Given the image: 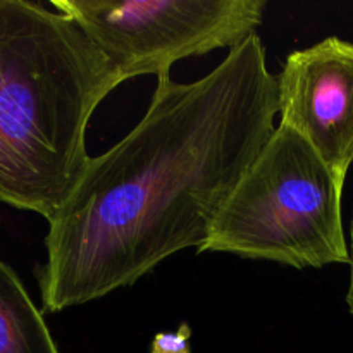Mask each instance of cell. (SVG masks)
Masks as SVG:
<instances>
[{
  "mask_svg": "<svg viewBox=\"0 0 353 353\" xmlns=\"http://www.w3.org/2000/svg\"><path fill=\"white\" fill-rule=\"evenodd\" d=\"M278 76L257 33L193 83L157 78L140 123L90 159L48 219L41 307L61 312L134 285L202 248L226 200L274 133Z\"/></svg>",
  "mask_w": 353,
  "mask_h": 353,
  "instance_id": "cell-1",
  "label": "cell"
},
{
  "mask_svg": "<svg viewBox=\"0 0 353 353\" xmlns=\"http://www.w3.org/2000/svg\"><path fill=\"white\" fill-rule=\"evenodd\" d=\"M124 83L74 19L0 0V202L45 219L86 171V130Z\"/></svg>",
  "mask_w": 353,
  "mask_h": 353,
  "instance_id": "cell-2",
  "label": "cell"
},
{
  "mask_svg": "<svg viewBox=\"0 0 353 353\" xmlns=\"http://www.w3.org/2000/svg\"><path fill=\"white\" fill-rule=\"evenodd\" d=\"M343 186L305 138L279 124L221 209L202 252L295 269L350 264Z\"/></svg>",
  "mask_w": 353,
  "mask_h": 353,
  "instance_id": "cell-3",
  "label": "cell"
},
{
  "mask_svg": "<svg viewBox=\"0 0 353 353\" xmlns=\"http://www.w3.org/2000/svg\"><path fill=\"white\" fill-rule=\"evenodd\" d=\"M81 26L123 81L169 76L181 59L255 34L265 0H52Z\"/></svg>",
  "mask_w": 353,
  "mask_h": 353,
  "instance_id": "cell-4",
  "label": "cell"
},
{
  "mask_svg": "<svg viewBox=\"0 0 353 353\" xmlns=\"http://www.w3.org/2000/svg\"><path fill=\"white\" fill-rule=\"evenodd\" d=\"M279 116L305 138L345 186L353 165V43L327 37L286 57L278 74Z\"/></svg>",
  "mask_w": 353,
  "mask_h": 353,
  "instance_id": "cell-5",
  "label": "cell"
},
{
  "mask_svg": "<svg viewBox=\"0 0 353 353\" xmlns=\"http://www.w3.org/2000/svg\"><path fill=\"white\" fill-rule=\"evenodd\" d=\"M0 353H61L19 276L0 261Z\"/></svg>",
  "mask_w": 353,
  "mask_h": 353,
  "instance_id": "cell-6",
  "label": "cell"
},
{
  "mask_svg": "<svg viewBox=\"0 0 353 353\" xmlns=\"http://www.w3.org/2000/svg\"><path fill=\"white\" fill-rule=\"evenodd\" d=\"M190 338L192 327L188 324H181L174 333H159L152 341V353H190Z\"/></svg>",
  "mask_w": 353,
  "mask_h": 353,
  "instance_id": "cell-7",
  "label": "cell"
},
{
  "mask_svg": "<svg viewBox=\"0 0 353 353\" xmlns=\"http://www.w3.org/2000/svg\"><path fill=\"white\" fill-rule=\"evenodd\" d=\"M347 303H348V310H350V314L353 316V214H352V224H350V286H348Z\"/></svg>",
  "mask_w": 353,
  "mask_h": 353,
  "instance_id": "cell-8",
  "label": "cell"
}]
</instances>
